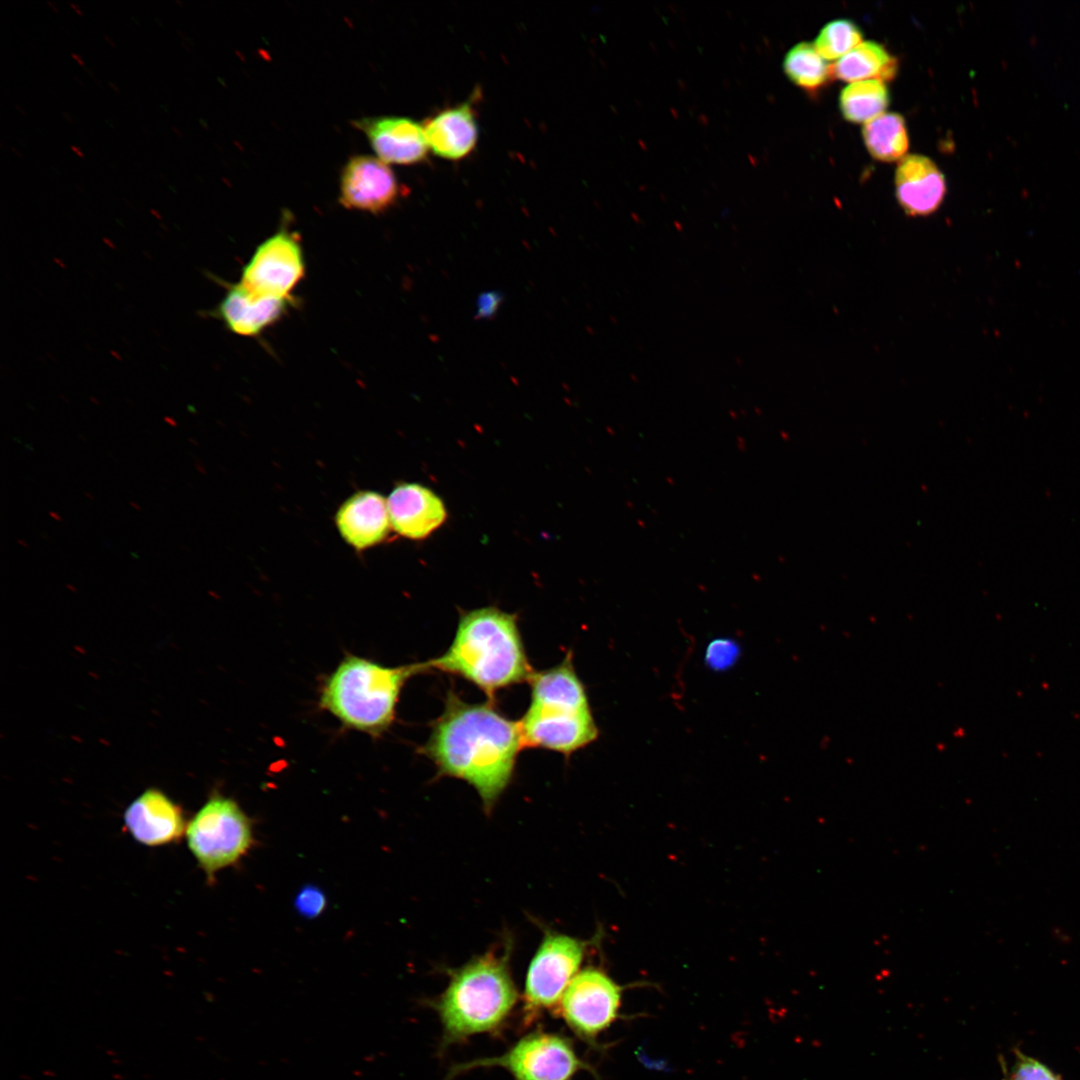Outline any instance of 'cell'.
I'll list each match as a JSON object with an SVG mask.
<instances>
[{
  "label": "cell",
  "instance_id": "cell-1",
  "mask_svg": "<svg viewBox=\"0 0 1080 1080\" xmlns=\"http://www.w3.org/2000/svg\"><path fill=\"white\" fill-rule=\"evenodd\" d=\"M523 747L519 721L508 719L490 702L470 704L450 692L421 753L440 775L473 786L489 811L509 785Z\"/></svg>",
  "mask_w": 1080,
  "mask_h": 1080
},
{
  "label": "cell",
  "instance_id": "cell-2",
  "mask_svg": "<svg viewBox=\"0 0 1080 1080\" xmlns=\"http://www.w3.org/2000/svg\"><path fill=\"white\" fill-rule=\"evenodd\" d=\"M473 683L490 699L503 688L529 681L534 671L527 659L517 617L496 607L464 612L447 651L424 662Z\"/></svg>",
  "mask_w": 1080,
  "mask_h": 1080
},
{
  "label": "cell",
  "instance_id": "cell-3",
  "mask_svg": "<svg viewBox=\"0 0 1080 1080\" xmlns=\"http://www.w3.org/2000/svg\"><path fill=\"white\" fill-rule=\"evenodd\" d=\"M509 951L487 952L452 970L443 993L429 1002L438 1014L440 1049L472 1036L498 1032L518 1001Z\"/></svg>",
  "mask_w": 1080,
  "mask_h": 1080
},
{
  "label": "cell",
  "instance_id": "cell-4",
  "mask_svg": "<svg viewBox=\"0 0 1080 1080\" xmlns=\"http://www.w3.org/2000/svg\"><path fill=\"white\" fill-rule=\"evenodd\" d=\"M424 671V662L390 667L347 655L323 680L319 706L344 727L378 737L392 725L406 681Z\"/></svg>",
  "mask_w": 1080,
  "mask_h": 1080
},
{
  "label": "cell",
  "instance_id": "cell-5",
  "mask_svg": "<svg viewBox=\"0 0 1080 1080\" xmlns=\"http://www.w3.org/2000/svg\"><path fill=\"white\" fill-rule=\"evenodd\" d=\"M530 705L519 721L525 746L569 755L598 737L585 687L571 655L550 669L534 672Z\"/></svg>",
  "mask_w": 1080,
  "mask_h": 1080
},
{
  "label": "cell",
  "instance_id": "cell-6",
  "mask_svg": "<svg viewBox=\"0 0 1080 1080\" xmlns=\"http://www.w3.org/2000/svg\"><path fill=\"white\" fill-rule=\"evenodd\" d=\"M253 826L252 819L236 800L216 792L187 822V847L208 883H213L218 872L238 864L250 852L255 845Z\"/></svg>",
  "mask_w": 1080,
  "mask_h": 1080
},
{
  "label": "cell",
  "instance_id": "cell-7",
  "mask_svg": "<svg viewBox=\"0 0 1080 1080\" xmlns=\"http://www.w3.org/2000/svg\"><path fill=\"white\" fill-rule=\"evenodd\" d=\"M500 1067L514 1080H572L581 1070H587L599 1080L594 1069L577 1054L566 1036L546 1031H533L521 1037L503 1054L474 1059L452 1066L444 1080L476 1068Z\"/></svg>",
  "mask_w": 1080,
  "mask_h": 1080
},
{
  "label": "cell",
  "instance_id": "cell-8",
  "mask_svg": "<svg viewBox=\"0 0 1080 1080\" xmlns=\"http://www.w3.org/2000/svg\"><path fill=\"white\" fill-rule=\"evenodd\" d=\"M587 944L547 931L533 956L522 993L521 1025L527 1029L545 1013L555 1015L561 997L579 972Z\"/></svg>",
  "mask_w": 1080,
  "mask_h": 1080
},
{
  "label": "cell",
  "instance_id": "cell-9",
  "mask_svg": "<svg viewBox=\"0 0 1080 1080\" xmlns=\"http://www.w3.org/2000/svg\"><path fill=\"white\" fill-rule=\"evenodd\" d=\"M625 988L602 969L586 967L569 983L555 1015H559L581 1041L599 1048V1036L620 1017Z\"/></svg>",
  "mask_w": 1080,
  "mask_h": 1080
},
{
  "label": "cell",
  "instance_id": "cell-10",
  "mask_svg": "<svg viewBox=\"0 0 1080 1080\" xmlns=\"http://www.w3.org/2000/svg\"><path fill=\"white\" fill-rule=\"evenodd\" d=\"M305 275V258L295 233L281 229L255 250L240 278L248 292L278 299H290L291 292Z\"/></svg>",
  "mask_w": 1080,
  "mask_h": 1080
},
{
  "label": "cell",
  "instance_id": "cell-11",
  "mask_svg": "<svg viewBox=\"0 0 1080 1080\" xmlns=\"http://www.w3.org/2000/svg\"><path fill=\"white\" fill-rule=\"evenodd\" d=\"M401 194L395 173L378 157L355 155L343 167L339 202L347 209L383 213L399 200Z\"/></svg>",
  "mask_w": 1080,
  "mask_h": 1080
},
{
  "label": "cell",
  "instance_id": "cell-12",
  "mask_svg": "<svg viewBox=\"0 0 1080 1080\" xmlns=\"http://www.w3.org/2000/svg\"><path fill=\"white\" fill-rule=\"evenodd\" d=\"M123 819L131 836L150 847L176 842L187 826L181 807L156 788H149L134 799Z\"/></svg>",
  "mask_w": 1080,
  "mask_h": 1080
},
{
  "label": "cell",
  "instance_id": "cell-13",
  "mask_svg": "<svg viewBox=\"0 0 1080 1080\" xmlns=\"http://www.w3.org/2000/svg\"><path fill=\"white\" fill-rule=\"evenodd\" d=\"M386 164L412 165L427 158L429 146L423 125L402 116L367 117L353 122Z\"/></svg>",
  "mask_w": 1080,
  "mask_h": 1080
},
{
  "label": "cell",
  "instance_id": "cell-14",
  "mask_svg": "<svg viewBox=\"0 0 1080 1080\" xmlns=\"http://www.w3.org/2000/svg\"><path fill=\"white\" fill-rule=\"evenodd\" d=\"M895 195L907 216H929L935 213L944 201V174L930 158L919 154L906 155L896 168Z\"/></svg>",
  "mask_w": 1080,
  "mask_h": 1080
},
{
  "label": "cell",
  "instance_id": "cell-15",
  "mask_svg": "<svg viewBox=\"0 0 1080 1080\" xmlns=\"http://www.w3.org/2000/svg\"><path fill=\"white\" fill-rule=\"evenodd\" d=\"M392 528L401 536L419 540L429 536L446 520L442 499L417 483L397 486L387 499Z\"/></svg>",
  "mask_w": 1080,
  "mask_h": 1080
},
{
  "label": "cell",
  "instance_id": "cell-16",
  "mask_svg": "<svg viewBox=\"0 0 1080 1080\" xmlns=\"http://www.w3.org/2000/svg\"><path fill=\"white\" fill-rule=\"evenodd\" d=\"M291 304V298L256 296L240 283H236L227 288L224 297L211 313L220 319L230 332L254 337L277 323L288 312Z\"/></svg>",
  "mask_w": 1080,
  "mask_h": 1080
},
{
  "label": "cell",
  "instance_id": "cell-17",
  "mask_svg": "<svg viewBox=\"0 0 1080 1080\" xmlns=\"http://www.w3.org/2000/svg\"><path fill=\"white\" fill-rule=\"evenodd\" d=\"M422 125L429 149L442 159L461 160L477 145L479 126L472 101L446 107Z\"/></svg>",
  "mask_w": 1080,
  "mask_h": 1080
},
{
  "label": "cell",
  "instance_id": "cell-18",
  "mask_svg": "<svg viewBox=\"0 0 1080 1080\" xmlns=\"http://www.w3.org/2000/svg\"><path fill=\"white\" fill-rule=\"evenodd\" d=\"M336 525L343 539L357 550L377 545L391 525L387 500L376 492H358L338 509Z\"/></svg>",
  "mask_w": 1080,
  "mask_h": 1080
},
{
  "label": "cell",
  "instance_id": "cell-19",
  "mask_svg": "<svg viewBox=\"0 0 1080 1080\" xmlns=\"http://www.w3.org/2000/svg\"><path fill=\"white\" fill-rule=\"evenodd\" d=\"M898 70L897 58L875 41H864L831 65L832 76L847 82L892 80Z\"/></svg>",
  "mask_w": 1080,
  "mask_h": 1080
},
{
  "label": "cell",
  "instance_id": "cell-20",
  "mask_svg": "<svg viewBox=\"0 0 1080 1080\" xmlns=\"http://www.w3.org/2000/svg\"><path fill=\"white\" fill-rule=\"evenodd\" d=\"M862 137L870 155L882 162L900 161L909 148L905 120L898 113L884 112L868 121Z\"/></svg>",
  "mask_w": 1080,
  "mask_h": 1080
},
{
  "label": "cell",
  "instance_id": "cell-21",
  "mask_svg": "<svg viewBox=\"0 0 1080 1080\" xmlns=\"http://www.w3.org/2000/svg\"><path fill=\"white\" fill-rule=\"evenodd\" d=\"M888 104L887 86L877 79L852 82L839 97L842 116L853 123H867L884 113Z\"/></svg>",
  "mask_w": 1080,
  "mask_h": 1080
},
{
  "label": "cell",
  "instance_id": "cell-22",
  "mask_svg": "<svg viewBox=\"0 0 1080 1080\" xmlns=\"http://www.w3.org/2000/svg\"><path fill=\"white\" fill-rule=\"evenodd\" d=\"M783 69L792 83L807 92L822 88L833 77L831 65L809 42L797 43L786 53Z\"/></svg>",
  "mask_w": 1080,
  "mask_h": 1080
},
{
  "label": "cell",
  "instance_id": "cell-23",
  "mask_svg": "<svg viewBox=\"0 0 1080 1080\" xmlns=\"http://www.w3.org/2000/svg\"><path fill=\"white\" fill-rule=\"evenodd\" d=\"M861 42L862 32L854 22L837 19L820 30L814 46L823 59L839 60Z\"/></svg>",
  "mask_w": 1080,
  "mask_h": 1080
},
{
  "label": "cell",
  "instance_id": "cell-24",
  "mask_svg": "<svg viewBox=\"0 0 1080 1080\" xmlns=\"http://www.w3.org/2000/svg\"><path fill=\"white\" fill-rule=\"evenodd\" d=\"M1015 1062L1009 1080H1062L1050 1068L1035 1058L1015 1050Z\"/></svg>",
  "mask_w": 1080,
  "mask_h": 1080
},
{
  "label": "cell",
  "instance_id": "cell-25",
  "mask_svg": "<svg viewBox=\"0 0 1080 1080\" xmlns=\"http://www.w3.org/2000/svg\"><path fill=\"white\" fill-rule=\"evenodd\" d=\"M294 906L297 913L303 918L314 919L326 909L327 898L321 888L309 884L298 891Z\"/></svg>",
  "mask_w": 1080,
  "mask_h": 1080
},
{
  "label": "cell",
  "instance_id": "cell-26",
  "mask_svg": "<svg viewBox=\"0 0 1080 1080\" xmlns=\"http://www.w3.org/2000/svg\"><path fill=\"white\" fill-rule=\"evenodd\" d=\"M737 656L736 645L729 640L711 642L707 649V662L714 668L723 669L732 664Z\"/></svg>",
  "mask_w": 1080,
  "mask_h": 1080
},
{
  "label": "cell",
  "instance_id": "cell-27",
  "mask_svg": "<svg viewBox=\"0 0 1080 1080\" xmlns=\"http://www.w3.org/2000/svg\"><path fill=\"white\" fill-rule=\"evenodd\" d=\"M500 303V297L496 293H486L480 296L477 307L480 317H488L494 313Z\"/></svg>",
  "mask_w": 1080,
  "mask_h": 1080
},
{
  "label": "cell",
  "instance_id": "cell-28",
  "mask_svg": "<svg viewBox=\"0 0 1080 1080\" xmlns=\"http://www.w3.org/2000/svg\"><path fill=\"white\" fill-rule=\"evenodd\" d=\"M71 56H72L73 59H75L78 62L79 65L84 67V62H83L82 58L79 55H77L75 53H72Z\"/></svg>",
  "mask_w": 1080,
  "mask_h": 1080
},
{
  "label": "cell",
  "instance_id": "cell-29",
  "mask_svg": "<svg viewBox=\"0 0 1080 1080\" xmlns=\"http://www.w3.org/2000/svg\"><path fill=\"white\" fill-rule=\"evenodd\" d=\"M71 150L74 151L75 154H77L79 157H81V158L84 157L83 153L81 152V150L78 147L72 145Z\"/></svg>",
  "mask_w": 1080,
  "mask_h": 1080
},
{
  "label": "cell",
  "instance_id": "cell-30",
  "mask_svg": "<svg viewBox=\"0 0 1080 1080\" xmlns=\"http://www.w3.org/2000/svg\"><path fill=\"white\" fill-rule=\"evenodd\" d=\"M108 85L115 91V93H117V94L121 93L120 89L115 85V83H113L111 81H108Z\"/></svg>",
  "mask_w": 1080,
  "mask_h": 1080
},
{
  "label": "cell",
  "instance_id": "cell-31",
  "mask_svg": "<svg viewBox=\"0 0 1080 1080\" xmlns=\"http://www.w3.org/2000/svg\"><path fill=\"white\" fill-rule=\"evenodd\" d=\"M62 116L70 123H72L74 121L73 117L70 114H68L67 112H62Z\"/></svg>",
  "mask_w": 1080,
  "mask_h": 1080
},
{
  "label": "cell",
  "instance_id": "cell-32",
  "mask_svg": "<svg viewBox=\"0 0 1080 1080\" xmlns=\"http://www.w3.org/2000/svg\"><path fill=\"white\" fill-rule=\"evenodd\" d=\"M70 6H71V7L73 8V10H74V11H75V12H76V13H77L78 15H80V16L82 15V11H81V10L79 9V7H78V6L76 5V4H74V3H70Z\"/></svg>",
  "mask_w": 1080,
  "mask_h": 1080
},
{
  "label": "cell",
  "instance_id": "cell-33",
  "mask_svg": "<svg viewBox=\"0 0 1080 1080\" xmlns=\"http://www.w3.org/2000/svg\"><path fill=\"white\" fill-rule=\"evenodd\" d=\"M49 515L51 517H53L54 519H56L57 521H61V518L57 513L51 511V512H49Z\"/></svg>",
  "mask_w": 1080,
  "mask_h": 1080
},
{
  "label": "cell",
  "instance_id": "cell-34",
  "mask_svg": "<svg viewBox=\"0 0 1080 1080\" xmlns=\"http://www.w3.org/2000/svg\"><path fill=\"white\" fill-rule=\"evenodd\" d=\"M104 39H105V40H106V41H107V42H108V43H109V44H110V45H111L112 47H115V46H116V45L114 44L113 40H112L111 38H109V37H108L107 35H104Z\"/></svg>",
  "mask_w": 1080,
  "mask_h": 1080
},
{
  "label": "cell",
  "instance_id": "cell-35",
  "mask_svg": "<svg viewBox=\"0 0 1080 1080\" xmlns=\"http://www.w3.org/2000/svg\"><path fill=\"white\" fill-rule=\"evenodd\" d=\"M10 149H11V151H12V152H13L14 154H16V155H17V156H18L19 158H22V155H21V153H20V152H19V151H18V150H17L16 148H14V147H10Z\"/></svg>",
  "mask_w": 1080,
  "mask_h": 1080
},
{
  "label": "cell",
  "instance_id": "cell-36",
  "mask_svg": "<svg viewBox=\"0 0 1080 1080\" xmlns=\"http://www.w3.org/2000/svg\"><path fill=\"white\" fill-rule=\"evenodd\" d=\"M142 131H143V132H145V133H146V134H147L148 136H152V135H153V133H152V132H151V131H150V130H149V129L147 128V127H144V126H143V127H142Z\"/></svg>",
  "mask_w": 1080,
  "mask_h": 1080
},
{
  "label": "cell",
  "instance_id": "cell-37",
  "mask_svg": "<svg viewBox=\"0 0 1080 1080\" xmlns=\"http://www.w3.org/2000/svg\"><path fill=\"white\" fill-rule=\"evenodd\" d=\"M28 45H29V47H30V48H31V49L33 50V52H34L35 54H37V53H38V50L36 49V47H35V45H34L33 43H31V42H28Z\"/></svg>",
  "mask_w": 1080,
  "mask_h": 1080
},
{
  "label": "cell",
  "instance_id": "cell-38",
  "mask_svg": "<svg viewBox=\"0 0 1080 1080\" xmlns=\"http://www.w3.org/2000/svg\"><path fill=\"white\" fill-rule=\"evenodd\" d=\"M15 108H16V109H17V110H18V111H19V112H20V113H21L22 115L26 116V112H25V110H23V109H22V108H21V107H20L19 105H17V104H16V105H15Z\"/></svg>",
  "mask_w": 1080,
  "mask_h": 1080
},
{
  "label": "cell",
  "instance_id": "cell-39",
  "mask_svg": "<svg viewBox=\"0 0 1080 1080\" xmlns=\"http://www.w3.org/2000/svg\"><path fill=\"white\" fill-rule=\"evenodd\" d=\"M172 130L178 135V137H180V138L183 137L182 133L176 127L172 126Z\"/></svg>",
  "mask_w": 1080,
  "mask_h": 1080
},
{
  "label": "cell",
  "instance_id": "cell-40",
  "mask_svg": "<svg viewBox=\"0 0 1080 1080\" xmlns=\"http://www.w3.org/2000/svg\"><path fill=\"white\" fill-rule=\"evenodd\" d=\"M83 69H84V70H85V71H86V72H87V73H88V74H89V75H90L91 77H93V78H94V74H93V72L91 71V69H89V68H88V67H86V66H84V67H83Z\"/></svg>",
  "mask_w": 1080,
  "mask_h": 1080
},
{
  "label": "cell",
  "instance_id": "cell-41",
  "mask_svg": "<svg viewBox=\"0 0 1080 1080\" xmlns=\"http://www.w3.org/2000/svg\"><path fill=\"white\" fill-rule=\"evenodd\" d=\"M158 175L164 182L168 183V178L163 173H159Z\"/></svg>",
  "mask_w": 1080,
  "mask_h": 1080
},
{
  "label": "cell",
  "instance_id": "cell-42",
  "mask_svg": "<svg viewBox=\"0 0 1080 1080\" xmlns=\"http://www.w3.org/2000/svg\"><path fill=\"white\" fill-rule=\"evenodd\" d=\"M177 34L182 38V40L186 38V35L181 30H177Z\"/></svg>",
  "mask_w": 1080,
  "mask_h": 1080
},
{
  "label": "cell",
  "instance_id": "cell-43",
  "mask_svg": "<svg viewBox=\"0 0 1080 1080\" xmlns=\"http://www.w3.org/2000/svg\"><path fill=\"white\" fill-rule=\"evenodd\" d=\"M72 78H73V79H74V80H75V81H76V82H77L78 84H80V85H83V82H82V81H81V79H79V78H78L77 76L73 75V77H72Z\"/></svg>",
  "mask_w": 1080,
  "mask_h": 1080
},
{
  "label": "cell",
  "instance_id": "cell-44",
  "mask_svg": "<svg viewBox=\"0 0 1080 1080\" xmlns=\"http://www.w3.org/2000/svg\"><path fill=\"white\" fill-rule=\"evenodd\" d=\"M47 4H48V5H49V6H50V7H51V8H52V9H53V10H54V11H55L56 13H58V9H57V8H56V7H55V6H54V5H53V4L51 3V2L47 1Z\"/></svg>",
  "mask_w": 1080,
  "mask_h": 1080
},
{
  "label": "cell",
  "instance_id": "cell-45",
  "mask_svg": "<svg viewBox=\"0 0 1080 1080\" xmlns=\"http://www.w3.org/2000/svg\"><path fill=\"white\" fill-rule=\"evenodd\" d=\"M181 46H182V47H183V48H184L185 50H187L188 52H190V49L188 48V46L186 45V43H185L184 41H182V42H181Z\"/></svg>",
  "mask_w": 1080,
  "mask_h": 1080
},
{
  "label": "cell",
  "instance_id": "cell-46",
  "mask_svg": "<svg viewBox=\"0 0 1080 1080\" xmlns=\"http://www.w3.org/2000/svg\"><path fill=\"white\" fill-rule=\"evenodd\" d=\"M62 30H63V31H64V32H65V33H66V34H67V35L69 36V37H71V36H72V35H71V33L69 32V30H68L67 28H65V27H64V28H62Z\"/></svg>",
  "mask_w": 1080,
  "mask_h": 1080
},
{
  "label": "cell",
  "instance_id": "cell-47",
  "mask_svg": "<svg viewBox=\"0 0 1080 1080\" xmlns=\"http://www.w3.org/2000/svg\"><path fill=\"white\" fill-rule=\"evenodd\" d=\"M155 21H156V22L158 23V25H160V26H163V25H162V21H161V19H159V18H157V17H156V18H155Z\"/></svg>",
  "mask_w": 1080,
  "mask_h": 1080
},
{
  "label": "cell",
  "instance_id": "cell-48",
  "mask_svg": "<svg viewBox=\"0 0 1080 1080\" xmlns=\"http://www.w3.org/2000/svg\"><path fill=\"white\" fill-rule=\"evenodd\" d=\"M130 505H131V506H133L134 508H137L138 510L140 509V508H139V506H138V505H136V504H135V503H133V502H131V503H130Z\"/></svg>",
  "mask_w": 1080,
  "mask_h": 1080
},
{
  "label": "cell",
  "instance_id": "cell-49",
  "mask_svg": "<svg viewBox=\"0 0 1080 1080\" xmlns=\"http://www.w3.org/2000/svg\"><path fill=\"white\" fill-rule=\"evenodd\" d=\"M105 121H106V122H107V123H108V124H109L110 126H113V123H112V122L110 121V119H106Z\"/></svg>",
  "mask_w": 1080,
  "mask_h": 1080
},
{
  "label": "cell",
  "instance_id": "cell-50",
  "mask_svg": "<svg viewBox=\"0 0 1080 1080\" xmlns=\"http://www.w3.org/2000/svg\"><path fill=\"white\" fill-rule=\"evenodd\" d=\"M19 143H20V144H21V145H22L23 147H24V146H26L25 142H24V141H22V140H20V139H19Z\"/></svg>",
  "mask_w": 1080,
  "mask_h": 1080
},
{
  "label": "cell",
  "instance_id": "cell-51",
  "mask_svg": "<svg viewBox=\"0 0 1080 1080\" xmlns=\"http://www.w3.org/2000/svg\"><path fill=\"white\" fill-rule=\"evenodd\" d=\"M18 542H19V543H21V545H23V546L27 547V545H26V543H25V542H22L21 540H18Z\"/></svg>",
  "mask_w": 1080,
  "mask_h": 1080
},
{
  "label": "cell",
  "instance_id": "cell-52",
  "mask_svg": "<svg viewBox=\"0 0 1080 1080\" xmlns=\"http://www.w3.org/2000/svg\"><path fill=\"white\" fill-rule=\"evenodd\" d=\"M176 3H177L178 5H180V6H183V5H184V4L182 3V2H180V1H178V0L176 1Z\"/></svg>",
  "mask_w": 1080,
  "mask_h": 1080
},
{
  "label": "cell",
  "instance_id": "cell-53",
  "mask_svg": "<svg viewBox=\"0 0 1080 1080\" xmlns=\"http://www.w3.org/2000/svg\"><path fill=\"white\" fill-rule=\"evenodd\" d=\"M109 166H110V167H111L112 169H115V166H114V164H112V163H109Z\"/></svg>",
  "mask_w": 1080,
  "mask_h": 1080
},
{
  "label": "cell",
  "instance_id": "cell-54",
  "mask_svg": "<svg viewBox=\"0 0 1080 1080\" xmlns=\"http://www.w3.org/2000/svg\"><path fill=\"white\" fill-rule=\"evenodd\" d=\"M161 107H162V108H163V109H164L165 111H168V109H167V108H166L165 106H163V105H162Z\"/></svg>",
  "mask_w": 1080,
  "mask_h": 1080
}]
</instances>
